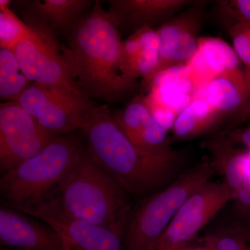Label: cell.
<instances>
[{
    "mask_svg": "<svg viewBox=\"0 0 250 250\" xmlns=\"http://www.w3.org/2000/svg\"><path fill=\"white\" fill-rule=\"evenodd\" d=\"M57 136L44 129L16 103L0 105V170H12L36 155Z\"/></svg>",
    "mask_w": 250,
    "mask_h": 250,
    "instance_id": "obj_9",
    "label": "cell"
},
{
    "mask_svg": "<svg viewBox=\"0 0 250 250\" xmlns=\"http://www.w3.org/2000/svg\"></svg>",
    "mask_w": 250,
    "mask_h": 250,
    "instance_id": "obj_28",
    "label": "cell"
},
{
    "mask_svg": "<svg viewBox=\"0 0 250 250\" xmlns=\"http://www.w3.org/2000/svg\"><path fill=\"white\" fill-rule=\"evenodd\" d=\"M195 99H202L225 118L250 112V85L245 70L226 74L210 80L199 90Z\"/></svg>",
    "mask_w": 250,
    "mask_h": 250,
    "instance_id": "obj_15",
    "label": "cell"
},
{
    "mask_svg": "<svg viewBox=\"0 0 250 250\" xmlns=\"http://www.w3.org/2000/svg\"><path fill=\"white\" fill-rule=\"evenodd\" d=\"M9 207L0 208V242L24 250H72L62 233Z\"/></svg>",
    "mask_w": 250,
    "mask_h": 250,
    "instance_id": "obj_13",
    "label": "cell"
},
{
    "mask_svg": "<svg viewBox=\"0 0 250 250\" xmlns=\"http://www.w3.org/2000/svg\"><path fill=\"white\" fill-rule=\"evenodd\" d=\"M172 250H215V249L213 236H209L205 238V243L203 244L199 245V246H189L187 244Z\"/></svg>",
    "mask_w": 250,
    "mask_h": 250,
    "instance_id": "obj_27",
    "label": "cell"
},
{
    "mask_svg": "<svg viewBox=\"0 0 250 250\" xmlns=\"http://www.w3.org/2000/svg\"><path fill=\"white\" fill-rule=\"evenodd\" d=\"M111 115L130 142L143 155L179 165L182 156L171 147L167 130L154 119L144 98L136 97L123 110Z\"/></svg>",
    "mask_w": 250,
    "mask_h": 250,
    "instance_id": "obj_11",
    "label": "cell"
},
{
    "mask_svg": "<svg viewBox=\"0 0 250 250\" xmlns=\"http://www.w3.org/2000/svg\"><path fill=\"white\" fill-rule=\"evenodd\" d=\"M215 172L210 159L202 161L131 208L123 235V250H155L181 206L210 181Z\"/></svg>",
    "mask_w": 250,
    "mask_h": 250,
    "instance_id": "obj_5",
    "label": "cell"
},
{
    "mask_svg": "<svg viewBox=\"0 0 250 250\" xmlns=\"http://www.w3.org/2000/svg\"><path fill=\"white\" fill-rule=\"evenodd\" d=\"M188 65L200 90L213 79L243 70L233 47L220 38L210 36L200 38L197 53Z\"/></svg>",
    "mask_w": 250,
    "mask_h": 250,
    "instance_id": "obj_17",
    "label": "cell"
},
{
    "mask_svg": "<svg viewBox=\"0 0 250 250\" xmlns=\"http://www.w3.org/2000/svg\"><path fill=\"white\" fill-rule=\"evenodd\" d=\"M122 41L118 28L99 0L70 29L69 47H62V53L72 78L86 98L118 103L137 89V81L126 76L122 69Z\"/></svg>",
    "mask_w": 250,
    "mask_h": 250,
    "instance_id": "obj_1",
    "label": "cell"
},
{
    "mask_svg": "<svg viewBox=\"0 0 250 250\" xmlns=\"http://www.w3.org/2000/svg\"><path fill=\"white\" fill-rule=\"evenodd\" d=\"M159 37L152 27L138 29L122 41L121 65L126 76L139 77L149 86L159 64Z\"/></svg>",
    "mask_w": 250,
    "mask_h": 250,
    "instance_id": "obj_16",
    "label": "cell"
},
{
    "mask_svg": "<svg viewBox=\"0 0 250 250\" xmlns=\"http://www.w3.org/2000/svg\"><path fill=\"white\" fill-rule=\"evenodd\" d=\"M11 1H0V47L14 49L30 32V27L9 9Z\"/></svg>",
    "mask_w": 250,
    "mask_h": 250,
    "instance_id": "obj_21",
    "label": "cell"
},
{
    "mask_svg": "<svg viewBox=\"0 0 250 250\" xmlns=\"http://www.w3.org/2000/svg\"><path fill=\"white\" fill-rule=\"evenodd\" d=\"M93 3L90 0L31 1L29 6L34 19L31 23L48 29L53 34L70 30Z\"/></svg>",
    "mask_w": 250,
    "mask_h": 250,
    "instance_id": "obj_18",
    "label": "cell"
},
{
    "mask_svg": "<svg viewBox=\"0 0 250 250\" xmlns=\"http://www.w3.org/2000/svg\"><path fill=\"white\" fill-rule=\"evenodd\" d=\"M215 14L227 30L241 22H250V0L215 1Z\"/></svg>",
    "mask_w": 250,
    "mask_h": 250,
    "instance_id": "obj_22",
    "label": "cell"
},
{
    "mask_svg": "<svg viewBox=\"0 0 250 250\" xmlns=\"http://www.w3.org/2000/svg\"><path fill=\"white\" fill-rule=\"evenodd\" d=\"M15 102L56 136L80 129L87 113L97 104L85 97L37 83H31Z\"/></svg>",
    "mask_w": 250,
    "mask_h": 250,
    "instance_id": "obj_6",
    "label": "cell"
},
{
    "mask_svg": "<svg viewBox=\"0 0 250 250\" xmlns=\"http://www.w3.org/2000/svg\"><path fill=\"white\" fill-rule=\"evenodd\" d=\"M82 147L75 136H57L36 155L2 174L0 190L8 204L18 209L52 197Z\"/></svg>",
    "mask_w": 250,
    "mask_h": 250,
    "instance_id": "obj_4",
    "label": "cell"
},
{
    "mask_svg": "<svg viewBox=\"0 0 250 250\" xmlns=\"http://www.w3.org/2000/svg\"><path fill=\"white\" fill-rule=\"evenodd\" d=\"M52 195L67 215L124 233L131 205L127 192L83 146Z\"/></svg>",
    "mask_w": 250,
    "mask_h": 250,
    "instance_id": "obj_3",
    "label": "cell"
},
{
    "mask_svg": "<svg viewBox=\"0 0 250 250\" xmlns=\"http://www.w3.org/2000/svg\"><path fill=\"white\" fill-rule=\"evenodd\" d=\"M225 135L235 146L241 145L250 151V125L247 127L231 130L225 133Z\"/></svg>",
    "mask_w": 250,
    "mask_h": 250,
    "instance_id": "obj_26",
    "label": "cell"
},
{
    "mask_svg": "<svg viewBox=\"0 0 250 250\" xmlns=\"http://www.w3.org/2000/svg\"><path fill=\"white\" fill-rule=\"evenodd\" d=\"M31 82L24 75L13 49H0V98L16 101Z\"/></svg>",
    "mask_w": 250,
    "mask_h": 250,
    "instance_id": "obj_20",
    "label": "cell"
},
{
    "mask_svg": "<svg viewBox=\"0 0 250 250\" xmlns=\"http://www.w3.org/2000/svg\"><path fill=\"white\" fill-rule=\"evenodd\" d=\"M205 7L206 1H196L156 29L159 59L155 76L169 67L187 65L193 58L201 38Z\"/></svg>",
    "mask_w": 250,
    "mask_h": 250,
    "instance_id": "obj_12",
    "label": "cell"
},
{
    "mask_svg": "<svg viewBox=\"0 0 250 250\" xmlns=\"http://www.w3.org/2000/svg\"><path fill=\"white\" fill-rule=\"evenodd\" d=\"M144 100L149 111L159 125L167 131L168 129H172L177 116V113L170 108L158 103L149 95L144 98Z\"/></svg>",
    "mask_w": 250,
    "mask_h": 250,
    "instance_id": "obj_25",
    "label": "cell"
},
{
    "mask_svg": "<svg viewBox=\"0 0 250 250\" xmlns=\"http://www.w3.org/2000/svg\"><path fill=\"white\" fill-rule=\"evenodd\" d=\"M213 238L215 250H250V238L241 230H229Z\"/></svg>",
    "mask_w": 250,
    "mask_h": 250,
    "instance_id": "obj_24",
    "label": "cell"
},
{
    "mask_svg": "<svg viewBox=\"0 0 250 250\" xmlns=\"http://www.w3.org/2000/svg\"><path fill=\"white\" fill-rule=\"evenodd\" d=\"M196 1L191 0H111L107 11L118 28L136 31L168 21Z\"/></svg>",
    "mask_w": 250,
    "mask_h": 250,
    "instance_id": "obj_14",
    "label": "cell"
},
{
    "mask_svg": "<svg viewBox=\"0 0 250 250\" xmlns=\"http://www.w3.org/2000/svg\"><path fill=\"white\" fill-rule=\"evenodd\" d=\"M42 220L65 237L72 250H123L124 233L67 215L53 197L16 209Z\"/></svg>",
    "mask_w": 250,
    "mask_h": 250,
    "instance_id": "obj_10",
    "label": "cell"
},
{
    "mask_svg": "<svg viewBox=\"0 0 250 250\" xmlns=\"http://www.w3.org/2000/svg\"><path fill=\"white\" fill-rule=\"evenodd\" d=\"M86 149L129 195L146 196L159 190L177 171L176 164L143 155L130 142L106 104H97L87 113L80 129Z\"/></svg>",
    "mask_w": 250,
    "mask_h": 250,
    "instance_id": "obj_2",
    "label": "cell"
},
{
    "mask_svg": "<svg viewBox=\"0 0 250 250\" xmlns=\"http://www.w3.org/2000/svg\"><path fill=\"white\" fill-rule=\"evenodd\" d=\"M225 117L202 99H195L176 118L172 126L173 138L193 139L216 129Z\"/></svg>",
    "mask_w": 250,
    "mask_h": 250,
    "instance_id": "obj_19",
    "label": "cell"
},
{
    "mask_svg": "<svg viewBox=\"0 0 250 250\" xmlns=\"http://www.w3.org/2000/svg\"><path fill=\"white\" fill-rule=\"evenodd\" d=\"M233 48L246 67L247 80L250 85V22H241L228 29Z\"/></svg>",
    "mask_w": 250,
    "mask_h": 250,
    "instance_id": "obj_23",
    "label": "cell"
},
{
    "mask_svg": "<svg viewBox=\"0 0 250 250\" xmlns=\"http://www.w3.org/2000/svg\"><path fill=\"white\" fill-rule=\"evenodd\" d=\"M29 26V34L13 49L24 75L31 83L85 97L72 78L54 34L38 24L31 23Z\"/></svg>",
    "mask_w": 250,
    "mask_h": 250,
    "instance_id": "obj_7",
    "label": "cell"
},
{
    "mask_svg": "<svg viewBox=\"0 0 250 250\" xmlns=\"http://www.w3.org/2000/svg\"><path fill=\"white\" fill-rule=\"evenodd\" d=\"M235 194L225 182L208 181L192 193L174 215L155 250H172L188 244Z\"/></svg>",
    "mask_w": 250,
    "mask_h": 250,
    "instance_id": "obj_8",
    "label": "cell"
}]
</instances>
